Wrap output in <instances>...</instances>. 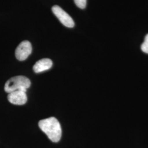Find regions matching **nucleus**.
Segmentation results:
<instances>
[{
  "mask_svg": "<svg viewBox=\"0 0 148 148\" xmlns=\"http://www.w3.org/2000/svg\"><path fill=\"white\" fill-rule=\"evenodd\" d=\"M141 49L143 52L148 54V34L145 36L144 41L141 45Z\"/></svg>",
  "mask_w": 148,
  "mask_h": 148,
  "instance_id": "0eeeda50",
  "label": "nucleus"
},
{
  "mask_svg": "<svg viewBox=\"0 0 148 148\" xmlns=\"http://www.w3.org/2000/svg\"><path fill=\"white\" fill-rule=\"evenodd\" d=\"M31 82L30 79L24 76H16L8 79L5 85V92L10 93L16 90H23L27 92L30 87Z\"/></svg>",
  "mask_w": 148,
  "mask_h": 148,
  "instance_id": "f03ea898",
  "label": "nucleus"
},
{
  "mask_svg": "<svg viewBox=\"0 0 148 148\" xmlns=\"http://www.w3.org/2000/svg\"><path fill=\"white\" fill-rule=\"evenodd\" d=\"M40 128L53 142L57 143L62 137V128L58 120L51 117L40 120L38 122Z\"/></svg>",
  "mask_w": 148,
  "mask_h": 148,
  "instance_id": "f257e3e1",
  "label": "nucleus"
},
{
  "mask_svg": "<svg viewBox=\"0 0 148 148\" xmlns=\"http://www.w3.org/2000/svg\"><path fill=\"white\" fill-rule=\"evenodd\" d=\"M52 61L48 58L42 59L35 63L33 66V70L35 73H40L46 71L51 68L52 66Z\"/></svg>",
  "mask_w": 148,
  "mask_h": 148,
  "instance_id": "423d86ee",
  "label": "nucleus"
},
{
  "mask_svg": "<svg viewBox=\"0 0 148 148\" xmlns=\"http://www.w3.org/2000/svg\"><path fill=\"white\" fill-rule=\"evenodd\" d=\"M52 11L65 27L71 28L75 26V23L73 18L60 7L57 5H54L52 8Z\"/></svg>",
  "mask_w": 148,
  "mask_h": 148,
  "instance_id": "7ed1b4c3",
  "label": "nucleus"
},
{
  "mask_svg": "<svg viewBox=\"0 0 148 148\" xmlns=\"http://www.w3.org/2000/svg\"><path fill=\"white\" fill-rule=\"evenodd\" d=\"M7 98L11 103L18 106L25 104L27 99L26 92L23 90H16L10 93Z\"/></svg>",
  "mask_w": 148,
  "mask_h": 148,
  "instance_id": "39448f33",
  "label": "nucleus"
},
{
  "mask_svg": "<svg viewBox=\"0 0 148 148\" xmlns=\"http://www.w3.org/2000/svg\"><path fill=\"white\" fill-rule=\"evenodd\" d=\"M32 52L31 43L28 41H24L21 42L16 48L15 55L18 60L23 61L27 58Z\"/></svg>",
  "mask_w": 148,
  "mask_h": 148,
  "instance_id": "20e7f679",
  "label": "nucleus"
},
{
  "mask_svg": "<svg viewBox=\"0 0 148 148\" xmlns=\"http://www.w3.org/2000/svg\"><path fill=\"white\" fill-rule=\"evenodd\" d=\"M75 5L81 9H84L86 7L87 0H74Z\"/></svg>",
  "mask_w": 148,
  "mask_h": 148,
  "instance_id": "6e6552de",
  "label": "nucleus"
}]
</instances>
